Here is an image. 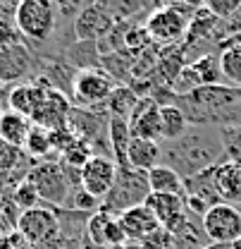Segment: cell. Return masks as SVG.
Listing matches in <instances>:
<instances>
[{
    "mask_svg": "<svg viewBox=\"0 0 241 249\" xmlns=\"http://www.w3.org/2000/svg\"><path fill=\"white\" fill-rule=\"evenodd\" d=\"M186 115L189 124L201 127H234L241 124V87L212 84L198 87L186 96H172V101Z\"/></svg>",
    "mask_w": 241,
    "mask_h": 249,
    "instance_id": "obj_1",
    "label": "cell"
},
{
    "mask_svg": "<svg viewBox=\"0 0 241 249\" xmlns=\"http://www.w3.org/2000/svg\"><path fill=\"white\" fill-rule=\"evenodd\" d=\"M191 127L193 132H186L177 142H165L162 146V163L175 168L184 180L203 170H210L227 158L220 127H201V124H191Z\"/></svg>",
    "mask_w": 241,
    "mask_h": 249,
    "instance_id": "obj_2",
    "label": "cell"
},
{
    "mask_svg": "<svg viewBox=\"0 0 241 249\" xmlns=\"http://www.w3.org/2000/svg\"><path fill=\"white\" fill-rule=\"evenodd\" d=\"M148 194H151L148 173H141V170H134V168L124 165V168H117L115 185L108 192V196L103 199L100 209L112 213V216H120V213L134 209V206H141Z\"/></svg>",
    "mask_w": 241,
    "mask_h": 249,
    "instance_id": "obj_3",
    "label": "cell"
},
{
    "mask_svg": "<svg viewBox=\"0 0 241 249\" xmlns=\"http://www.w3.org/2000/svg\"><path fill=\"white\" fill-rule=\"evenodd\" d=\"M58 5L55 0H19L15 7V24L24 38L31 41H48L55 31Z\"/></svg>",
    "mask_w": 241,
    "mask_h": 249,
    "instance_id": "obj_4",
    "label": "cell"
},
{
    "mask_svg": "<svg viewBox=\"0 0 241 249\" xmlns=\"http://www.w3.org/2000/svg\"><path fill=\"white\" fill-rule=\"evenodd\" d=\"M115 87V79L103 67H79L72 77L69 96L77 108H100Z\"/></svg>",
    "mask_w": 241,
    "mask_h": 249,
    "instance_id": "obj_5",
    "label": "cell"
},
{
    "mask_svg": "<svg viewBox=\"0 0 241 249\" xmlns=\"http://www.w3.org/2000/svg\"><path fill=\"white\" fill-rule=\"evenodd\" d=\"M27 180L36 187L41 201H48L55 209H62V206L69 204L72 185H69V180H67V175H64L60 163L46 160V163L33 165L29 170V175H27Z\"/></svg>",
    "mask_w": 241,
    "mask_h": 249,
    "instance_id": "obj_6",
    "label": "cell"
},
{
    "mask_svg": "<svg viewBox=\"0 0 241 249\" xmlns=\"http://www.w3.org/2000/svg\"><path fill=\"white\" fill-rule=\"evenodd\" d=\"M17 232L22 235V240H27L33 247H43V245H55L62 235L60 216L46 206H36L29 211H22V216L17 220Z\"/></svg>",
    "mask_w": 241,
    "mask_h": 249,
    "instance_id": "obj_7",
    "label": "cell"
},
{
    "mask_svg": "<svg viewBox=\"0 0 241 249\" xmlns=\"http://www.w3.org/2000/svg\"><path fill=\"white\" fill-rule=\"evenodd\" d=\"M206 237L215 245H232L241 237V211L234 204L220 201L201 218Z\"/></svg>",
    "mask_w": 241,
    "mask_h": 249,
    "instance_id": "obj_8",
    "label": "cell"
},
{
    "mask_svg": "<svg viewBox=\"0 0 241 249\" xmlns=\"http://www.w3.org/2000/svg\"><path fill=\"white\" fill-rule=\"evenodd\" d=\"M189 15H184L179 5L175 7H162V10H153L146 19V31L151 36L155 46H175L186 36L189 29Z\"/></svg>",
    "mask_w": 241,
    "mask_h": 249,
    "instance_id": "obj_9",
    "label": "cell"
},
{
    "mask_svg": "<svg viewBox=\"0 0 241 249\" xmlns=\"http://www.w3.org/2000/svg\"><path fill=\"white\" fill-rule=\"evenodd\" d=\"M115 178H117V163L110 156L93 154L81 168V189L103 201L115 185Z\"/></svg>",
    "mask_w": 241,
    "mask_h": 249,
    "instance_id": "obj_10",
    "label": "cell"
},
{
    "mask_svg": "<svg viewBox=\"0 0 241 249\" xmlns=\"http://www.w3.org/2000/svg\"><path fill=\"white\" fill-rule=\"evenodd\" d=\"M84 240H89L91 245L103 249H124L127 247V235L122 230L117 216L108 213V211H96L86 218V228H84Z\"/></svg>",
    "mask_w": 241,
    "mask_h": 249,
    "instance_id": "obj_11",
    "label": "cell"
},
{
    "mask_svg": "<svg viewBox=\"0 0 241 249\" xmlns=\"http://www.w3.org/2000/svg\"><path fill=\"white\" fill-rule=\"evenodd\" d=\"M112 24L115 19L110 17V12L100 2H93V5H86L74 17V36L79 43H98L112 29Z\"/></svg>",
    "mask_w": 241,
    "mask_h": 249,
    "instance_id": "obj_12",
    "label": "cell"
},
{
    "mask_svg": "<svg viewBox=\"0 0 241 249\" xmlns=\"http://www.w3.org/2000/svg\"><path fill=\"white\" fill-rule=\"evenodd\" d=\"M144 204L153 211V216L158 218L160 228L167 230L170 235H175L186 223V204H184L181 194H155V192H151Z\"/></svg>",
    "mask_w": 241,
    "mask_h": 249,
    "instance_id": "obj_13",
    "label": "cell"
},
{
    "mask_svg": "<svg viewBox=\"0 0 241 249\" xmlns=\"http://www.w3.org/2000/svg\"><path fill=\"white\" fill-rule=\"evenodd\" d=\"M129 132L131 137L139 139H151V142H162L160 132V103H155L151 96H141L134 113L129 115Z\"/></svg>",
    "mask_w": 241,
    "mask_h": 249,
    "instance_id": "obj_14",
    "label": "cell"
},
{
    "mask_svg": "<svg viewBox=\"0 0 241 249\" xmlns=\"http://www.w3.org/2000/svg\"><path fill=\"white\" fill-rule=\"evenodd\" d=\"M117 220H120L122 230H124V235H127V242H144V240H151L158 230H162L160 223H158V218L153 216V211L146 206V204L134 206V209L120 213Z\"/></svg>",
    "mask_w": 241,
    "mask_h": 249,
    "instance_id": "obj_15",
    "label": "cell"
},
{
    "mask_svg": "<svg viewBox=\"0 0 241 249\" xmlns=\"http://www.w3.org/2000/svg\"><path fill=\"white\" fill-rule=\"evenodd\" d=\"M72 106L69 98L58 89H48L46 98L41 101V106L36 108V113L31 115V123L43 127V129H58L67 124V115H69Z\"/></svg>",
    "mask_w": 241,
    "mask_h": 249,
    "instance_id": "obj_16",
    "label": "cell"
},
{
    "mask_svg": "<svg viewBox=\"0 0 241 249\" xmlns=\"http://www.w3.org/2000/svg\"><path fill=\"white\" fill-rule=\"evenodd\" d=\"M48 89H53L48 84V79H36V82H29V84H19L15 87L10 96H7V103H10V110L29 118L36 113V108L41 106V101L46 98Z\"/></svg>",
    "mask_w": 241,
    "mask_h": 249,
    "instance_id": "obj_17",
    "label": "cell"
},
{
    "mask_svg": "<svg viewBox=\"0 0 241 249\" xmlns=\"http://www.w3.org/2000/svg\"><path fill=\"white\" fill-rule=\"evenodd\" d=\"M31 72V53L29 48L12 46V48H0V84L7 82H19Z\"/></svg>",
    "mask_w": 241,
    "mask_h": 249,
    "instance_id": "obj_18",
    "label": "cell"
},
{
    "mask_svg": "<svg viewBox=\"0 0 241 249\" xmlns=\"http://www.w3.org/2000/svg\"><path fill=\"white\" fill-rule=\"evenodd\" d=\"M212 178H215V187L222 201L227 204L241 201V163L225 158L222 163L212 168Z\"/></svg>",
    "mask_w": 241,
    "mask_h": 249,
    "instance_id": "obj_19",
    "label": "cell"
},
{
    "mask_svg": "<svg viewBox=\"0 0 241 249\" xmlns=\"http://www.w3.org/2000/svg\"><path fill=\"white\" fill-rule=\"evenodd\" d=\"M127 163L134 170L148 173L155 165L162 163V146L158 142H151V139L131 137V144H129V151H127Z\"/></svg>",
    "mask_w": 241,
    "mask_h": 249,
    "instance_id": "obj_20",
    "label": "cell"
},
{
    "mask_svg": "<svg viewBox=\"0 0 241 249\" xmlns=\"http://www.w3.org/2000/svg\"><path fill=\"white\" fill-rule=\"evenodd\" d=\"M31 127H33V123L29 118H24L15 110H2L0 113V139L17 146V149H24Z\"/></svg>",
    "mask_w": 241,
    "mask_h": 249,
    "instance_id": "obj_21",
    "label": "cell"
},
{
    "mask_svg": "<svg viewBox=\"0 0 241 249\" xmlns=\"http://www.w3.org/2000/svg\"><path fill=\"white\" fill-rule=\"evenodd\" d=\"M215 27H217V17L212 15L208 7H206V10L198 7V10L191 15V19H189V29H186V36H184V53L191 51L196 43L210 38V34L215 31Z\"/></svg>",
    "mask_w": 241,
    "mask_h": 249,
    "instance_id": "obj_22",
    "label": "cell"
},
{
    "mask_svg": "<svg viewBox=\"0 0 241 249\" xmlns=\"http://www.w3.org/2000/svg\"><path fill=\"white\" fill-rule=\"evenodd\" d=\"M189 120L175 103H162L160 106V132L162 142H177L189 132Z\"/></svg>",
    "mask_w": 241,
    "mask_h": 249,
    "instance_id": "obj_23",
    "label": "cell"
},
{
    "mask_svg": "<svg viewBox=\"0 0 241 249\" xmlns=\"http://www.w3.org/2000/svg\"><path fill=\"white\" fill-rule=\"evenodd\" d=\"M148 187L155 194H181L184 196V178L165 163L148 170Z\"/></svg>",
    "mask_w": 241,
    "mask_h": 249,
    "instance_id": "obj_24",
    "label": "cell"
},
{
    "mask_svg": "<svg viewBox=\"0 0 241 249\" xmlns=\"http://www.w3.org/2000/svg\"><path fill=\"white\" fill-rule=\"evenodd\" d=\"M139 98H141V96L134 91L131 87H127V84H117V87L110 91L108 101H105L108 115H110V118H120V120H129V115L134 113V108H136Z\"/></svg>",
    "mask_w": 241,
    "mask_h": 249,
    "instance_id": "obj_25",
    "label": "cell"
},
{
    "mask_svg": "<svg viewBox=\"0 0 241 249\" xmlns=\"http://www.w3.org/2000/svg\"><path fill=\"white\" fill-rule=\"evenodd\" d=\"M108 139H110V151H112V160L117 163V168L129 165L127 163V151H129V144H131V132H129L127 120L110 118V123H108Z\"/></svg>",
    "mask_w": 241,
    "mask_h": 249,
    "instance_id": "obj_26",
    "label": "cell"
},
{
    "mask_svg": "<svg viewBox=\"0 0 241 249\" xmlns=\"http://www.w3.org/2000/svg\"><path fill=\"white\" fill-rule=\"evenodd\" d=\"M191 70L196 72L201 87H212V84H225L222 82V70H220V55H212V53H203L198 58L189 62Z\"/></svg>",
    "mask_w": 241,
    "mask_h": 249,
    "instance_id": "obj_27",
    "label": "cell"
},
{
    "mask_svg": "<svg viewBox=\"0 0 241 249\" xmlns=\"http://www.w3.org/2000/svg\"><path fill=\"white\" fill-rule=\"evenodd\" d=\"M220 70L222 82L227 87H241V46H227L220 53Z\"/></svg>",
    "mask_w": 241,
    "mask_h": 249,
    "instance_id": "obj_28",
    "label": "cell"
},
{
    "mask_svg": "<svg viewBox=\"0 0 241 249\" xmlns=\"http://www.w3.org/2000/svg\"><path fill=\"white\" fill-rule=\"evenodd\" d=\"M24 151L31 156V158H43L48 156L53 149H50V129H43L38 124H33L27 137V144H24Z\"/></svg>",
    "mask_w": 241,
    "mask_h": 249,
    "instance_id": "obj_29",
    "label": "cell"
},
{
    "mask_svg": "<svg viewBox=\"0 0 241 249\" xmlns=\"http://www.w3.org/2000/svg\"><path fill=\"white\" fill-rule=\"evenodd\" d=\"M108 12H110V17L115 19V22H127V19H131L144 5H141V0H98Z\"/></svg>",
    "mask_w": 241,
    "mask_h": 249,
    "instance_id": "obj_30",
    "label": "cell"
},
{
    "mask_svg": "<svg viewBox=\"0 0 241 249\" xmlns=\"http://www.w3.org/2000/svg\"><path fill=\"white\" fill-rule=\"evenodd\" d=\"M12 201H15V206H17L19 211H29V209H36V206H38L41 196H38L36 187L24 178L19 185L15 187V192H12Z\"/></svg>",
    "mask_w": 241,
    "mask_h": 249,
    "instance_id": "obj_31",
    "label": "cell"
},
{
    "mask_svg": "<svg viewBox=\"0 0 241 249\" xmlns=\"http://www.w3.org/2000/svg\"><path fill=\"white\" fill-rule=\"evenodd\" d=\"M220 137H222L225 156H227L229 160L241 163V124H234V127H220Z\"/></svg>",
    "mask_w": 241,
    "mask_h": 249,
    "instance_id": "obj_32",
    "label": "cell"
},
{
    "mask_svg": "<svg viewBox=\"0 0 241 249\" xmlns=\"http://www.w3.org/2000/svg\"><path fill=\"white\" fill-rule=\"evenodd\" d=\"M67 206H72V209L79 211V213H96V211H100L103 201L96 199V196H91L89 192H84L81 187H77V189L69 194V204H67Z\"/></svg>",
    "mask_w": 241,
    "mask_h": 249,
    "instance_id": "obj_33",
    "label": "cell"
},
{
    "mask_svg": "<svg viewBox=\"0 0 241 249\" xmlns=\"http://www.w3.org/2000/svg\"><path fill=\"white\" fill-rule=\"evenodd\" d=\"M24 36L17 29L15 19H5L0 17V48H12V46H22Z\"/></svg>",
    "mask_w": 241,
    "mask_h": 249,
    "instance_id": "obj_34",
    "label": "cell"
},
{
    "mask_svg": "<svg viewBox=\"0 0 241 249\" xmlns=\"http://www.w3.org/2000/svg\"><path fill=\"white\" fill-rule=\"evenodd\" d=\"M19 160H22V149H17V146L0 139V175L12 173L19 165Z\"/></svg>",
    "mask_w": 241,
    "mask_h": 249,
    "instance_id": "obj_35",
    "label": "cell"
},
{
    "mask_svg": "<svg viewBox=\"0 0 241 249\" xmlns=\"http://www.w3.org/2000/svg\"><path fill=\"white\" fill-rule=\"evenodd\" d=\"M206 5H208V10H210L212 15L220 19H225V17H232L237 10L241 7V0H206Z\"/></svg>",
    "mask_w": 241,
    "mask_h": 249,
    "instance_id": "obj_36",
    "label": "cell"
},
{
    "mask_svg": "<svg viewBox=\"0 0 241 249\" xmlns=\"http://www.w3.org/2000/svg\"><path fill=\"white\" fill-rule=\"evenodd\" d=\"M55 5L60 7L62 15H79L84 7H86V0H55Z\"/></svg>",
    "mask_w": 241,
    "mask_h": 249,
    "instance_id": "obj_37",
    "label": "cell"
},
{
    "mask_svg": "<svg viewBox=\"0 0 241 249\" xmlns=\"http://www.w3.org/2000/svg\"><path fill=\"white\" fill-rule=\"evenodd\" d=\"M15 235H7V237H0V249H19L17 245H15Z\"/></svg>",
    "mask_w": 241,
    "mask_h": 249,
    "instance_id": "obj_38",
    "label": "cell"
},
{
    "mask_svg": "<svg viewBox=\"0 0 241 249\" xmlns=\"http://www.w3.org/2000/svg\"><path fill=\"white\" fill-rule=\"evenodd\" d=\"M229 249H241V237L237 240V242H232V245H229Z\"/></svg>",
    "mask_w": 241,
    "mask_h": 249,
    "instance_id": "obj_39",
    "label": "cell"
},
{
    "mask_svg": "<svg viewBox=\"0 0 241 249\" xmlns=\"http://www.w3.org/2000/svg\"><path fill=\"white\" fill-rule=\"evenodd\" d=\"M148 2H151V0H141V5H148Z\"/></svg>",
    "mask_w": 241,
    "mask_h": 249,
    "instance_id": "obj_40",
    "label": "cell"
}]
</instances>
